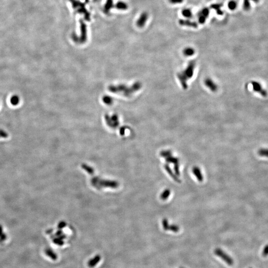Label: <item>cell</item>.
I'll return each instance as SVG.
<instances>
[{"label": "cell", "instance_id": "obj_27", "mask_svg": "<svg viewBox=\"0 0 268 268\" xmlns=\"http://www.w3.org/2000/svg\"><path fill=\"white\" fill-rule=\"evenodd\" d=\"M228 7L231 10H234L237 7V3L235 1H231L228 3Z\"/></svg>", "mask_w": 268, "mask_h": 268}, {"label": "cell", "instance_id": "obj_28", "mask_svg": "<svg viewBox=\"0 0 268 268\" xmlns=\"http://www.w3.org/2000/svg\"><path fill=\"white\" fill-rule=\"evenodd\" d=\"M198 20H199L200 23L203 24V23H205L206 21L207 18H206L205 16H203L202 15H200V14H198Z\"/></svg>", "mask_w": 268, "mask_h": 268}, {"label": "cell", "instance_id": "obj_2", "mask_svg": "<svg viewBox=\"0 0 268 268\" xmlns=\"http://www.w3.org/2000/svg\"><path fill=\"white\" fill-rule=\"evenodd\" d=\"M195 66V62L191 61L189 63L186 69L177 75L178 79L184 89L187 88L188 81L193 77Z\"/></svg>", "mask_w": 268, "mask_h": 268}, {"label": "cell", "instance_id": "obj_17", "mask_svg": "<svg viewBox=\"0 0 268 268\" xmlns=\"http://www.w3.org/2000/svg\"><path fill=\"white\" fill-rule=\"evenodd\" d=\"M195 53V50L191 47H187L183 50V54L186 56H191Z\"/></svg>", "mask_w": 268, "mask_h": 268}, {"label": "cell", "instance_id": "obj_10", "mask_svg": "<svg viewBox=\"0 0 268 268\" xmlns=\"http://www.w3.org/2000/svg\"><path fill=\"white\" fill-rule=\"evenodd\" d=\"M164 167H165V169L166 172L168 173V174L171 177V178H172L174 181H175L177 183H180L181 181L180 180V179L178 178V176L175 174V173L173 172V171H172V170L170 169V167L169 165L166 164V165H164Z\"/></svg>", "mask_w": 268, "mask_h": 268}, {"label": "cell", "instance_id": "obj_33", "mask_svg": "<svg viewBox=\"0 0 268 268\" xmlns=\"http://www.w3.org/2000/svg\"></svg>", "mask_w": 268, "mask_h": 268}, {"label": "cell", "instance_id": "obj_29", "mask_svg": "<svg viewBox=\"0 0 268 268\" xmlns=\"http://www.w3.org/2000/svg\"><path fill=\"white\" fill-rule=\"evenodd\" d=\"M103 101H104V103H105V104H111L112 103V98H111L109 96H105L104 97Z\"/></svg>", "mask_w": 268, "mask_h": 268}, {"label": "cell", "instance_id": "obj_12", "mask_svg": "<svg viewBox=\"0 0 268 268\" xmlns=\"http://www.w3.org/2000/svg\"><path fill=\"white\" fill-rule=\"evenodd\" d=\"M115 8L119 10L125 11V10L128 9V5L127 3H126L125 2L120 1L118 2L117 3L115 4Z\"/></svg>", "mask_w": 268, "mask_h": 268}, {"label": "cell", "instance_id": "obj_20", "mask_svg": "<svg viewBox=\"0 0 268 268\" xmlns=\"http://www.w3.org/2000/svg\"><path fill=\"white\" fill-rule=\"evenodd\" d=\"M10 102L12 105H14V106L17 105L19 104V98L18 96L14 95L11 97V99H10Z\"/></svg>", "mask_w": 268, "mask_h": 268}, {"label": "cell", "instance_id": "obj_19", "mask_svg": "<svg viewBox=\"0 0 268 268\" xmlns=\"http://www.w3.org/2000/svg\"><path fill=\"white\" fill-rule=\"evenodd\" d=\"M258 154L260 156L268 158V148H260L258 150Z\"/></svg>", "mask_w": 268, "mask_h": 268}, {"label": "cell", "instance_id": "obj_30", "mask_svg": "<svg viewBox=\"0 0 268 268\" xmlns=\"http://www.w3.org/2000/svg\"><path fill=\"white\" fill-rule=\"evenodd\" d=\"M262 255L264 257H266L268 256V244L266 245L263 249Z\"/></svg>", "mask_w": 268, "mask_h": 268}, {"label": "cell", "instance_id": "obj_14", "mask_svg": "<svg viewBox=\"0 0 268 268\" xmlns=\"http://www.w3.org/2000/svg\"><path fill=\"white\" fill-rule=\"evenodd\" d=\"M171 194V191L169 189H166L162 192V194H160V199L163 200V201H165L169 198Z\"/></svg>", "mask_w": 268, "mask_h": 268}, {"label": "cell", "instance_id": "obj_31", "mask_svg": "<svg viewBox=\"0 0 268 268\" xmlns=\"http://www.w3.org/2000/svg\"><path fill=\"white\" fill-rule=\"evenodd\" d=\"M169 2L172 4H177L182 3L183 2V0H169Z\"/></svg>", "mask_w": 268, "mask_h": 268}, {"label": "cell", "instance_id": "obj_18", "mask_svg": "<svg viewBox=\"0 0 268 268\" xmlns=\"http://www.w3.org/2000/svg\"><path fill=\"white\" fill-rule=\"evenodd\" d=\"M113 5V0H107L106 3L104 5V12H109V11L112 9Z\"/></svg>", "mask_w": 268, "mask_h": 268}, {"label": "cell", "instance_id": "obj_1", "mask_svg": "<svg viewBox=\"0 0 268 268\" xmlns=\"http://www.w3.org/2000/svg\"><path fill=\"white\" fill-rule=\"evenodd\" d=\"M141 85L140 82H136L132 86H128L125 85H111L108 87V89L113 93L122 94L126 97H129L140 89Z\"/></svg>", "mask_w": 268, "mask_h": 268}, {"label": "cell", "instance_id": "obj_23", "mask_svg": "<svg viewBox=\"0 0 268 268\" xmlns=\"http://www.w3.org/2000/svg\"><path fill=\"white\" fill-rule=\"evenodd\" d=\"M162 228L165 231H169V221L167 218H164L162 221Z\"/></svg>", "mask_w": 268, "mask_h": 268}, {"label": "cell", "instance_id": "obj_5", "mask_svg": "<svg viewBox=\"0 0 268 268\" xmlns=\"http://www.w3.org/2000/svg\"><path fill=\"white\" fill-rule=\"evenodd\" d=\"M105 120L108 126L112 128H115L117 127L119 123L118 116H117L116 115H112L111 116L107 115L105 117Z\"/></svg>", "mask_w": 268, "mask_h": 268}, {"label": "cell", "instance_id": "obj_26", "mask_svg": "<svg viewBox=\"0 0 268 268\" xmlns=\"http://www.w3.org/2000/svg\"><path fill=\"white\" fill-rule=\"evenodd\" d=\"M174 171L175 174L179 176L180 175V165L179 163H175L174 165Z\"/></svg>", "mask_w": 268, "mask_h": 268}, {"label": "cell", "instance_id": "obj_34", "mask_svg": "<svg viewBox=\"0 0 268 268\" xmlns=\"http://www.w3.org/2000/svg\"></svg>", "mask_w": 268, "mask_h": 268}, {"label": "cell", "instance_id": "obj_7", "mask_svg": "<svg viewBox=\"0 0 268 268\" xmlns=\"http://www.w3.org/2000/svg\"><path fill=\"white\" fill-rule=\"evenodd\" d=\"M101 259V257L100 255L97 254L92 258L88 261V266L89 268H94L99 264Z\"/></svg>", "mask_w": 268, "mask_h": 268}, {"label": "cell", "instance_id": "obj_9", "mask_svg": "<svg viewBox=\"0 0 268 268\" xmlns=\"http://www.w3.org/2000/svg\"><path fill=\"white\" fill-rule=\"evenodd\" d=\"M205 84L206 86L211 90H212V92H216L218 89L217 85L211 78H206L205 81Z\"/></svg>", "mask_w": 268, "mask_h": 268}, {"label": "cell", "instance_id": "obj_15", "mask_svg": "<svg viewBox=\"0 0 268 268\" xmlns=\"http://www.w3.org/2000/svg\"><path fill=\"white\" fill-rule=\"evenodd\" d=\"M222 5L221 4H215L211 5V8L213 9H215L217 14L219 15H222L223 14V12L221 11V7Z\"/></svg>", "mask_w": 268, "mask_h": 268}, {"label": "cell", "instance_id": "obj_3", "mask_svg": "<svg viewBox=\"0 0 268 268\" xmlns=\"http://www.w3.org/2000/svg\"><path fill=\"white\" fill-rule=\"evenodd\" d=\"M214 253L216 255L221 258L228 265H233L234 264L233 259L221 248H216L214 250Z\"/></svg>", "mask_w": 268, "mask_h": 268}, {"label": "cell", "instance_id": "obj_6", "mask_svg": "<svg viewBox=\"0 0 268 268\" xmlns=\"http://www.w3.org/2000/svg\"><path fill=\"white\" fill-rule=\"evenodd\" d=\"M148 15L147 12H144L140 15L139 19L137 21V26L139 27H143L145 26L146 22L148 20Z\"/></svg>", "mask_w": 268, "mask_h": 268}, {"label": "cell", "instance_id": "obj_24", "mask_svg": "<svg viewBox=\"0 0 268 268\" xmlns=\"http://www.w3.org/2000/svg\"><path fill=\"white\" fill-rule=\"evenodd\" d=\"M169 230L170 231L176 233V232H178L179 231V230H180V228H179V226H178V225H177V224H171V225H169Z\"/></svg>", "mask_w": 268, "mask_h": 268}, {"label": "cell", "instance_id": "obj_21", "mask_svg": "<svg viewBox=\"0 0 268 268\" xmlns=\"http://www.w3.org/2000/svg\"><path fill=\"white\" fill-rule=\"evenodd\" d=\"M182 15L184 17L187 18H191L192 16V11L189 9H183L182 11Z\"/></svg>", "mask_w": 268, "mask_h": 268}, {"label": "cell", "instance_id": "obj_16", "mask_svg": "<svg viewBox=\"0 0 268 268\" xmlns=\"http://www.w3.org/2000/svg\"><path fill=\"white\" fill-rule=\"evenodd\" d=\"M165 160L167 163H172L173 165L175 163H179V159H178V158L172 156V155L165 158Z\"/></svg>", "mask_w": 268, "mask_h": 268}, {"label": "cell", "instance_id": "obj_25", "mask_svg": "<svg viewBox=\"0 0 268 268\" xmlns=\"http://www.w3.org/2000/svg\"><path fill=\"white\" fill-rule=\"evenodd\" d=\"M209 13H210V10L208 8H204L202 9L200 12H199L198 14L202 15L203 16H205L206 18H207V16H209Z\"/></svg>", "mask_w": 268, "mask_h": 268}, {"label": "cell", "instance_id": "obj_11", "mask_svg": "<svg viewBox=\"0 0 268 268\" xmlns=\"http://www.w3.org/2000/svg\"><path fill=\"white\" fill-rule=\"evenodd\" d=\"M179 23L181 26H186L188 27H194V28L198 27V24L196 22H192L191 20L180 19L179 21Z\"/></svg>", "mask_w": 268, "mask_h": 268}, {"label": "cell", "instance_id": "obj_8", "mask_svg": "<svg viewBox=\"0 0 268 268\" xmlns=\"http://www.w3.org/2000/svg\"><path fill=\"white\" fill-rule=\"evenodd\" d=\"M192 172L194 176L197 178L199 182H202L204 180V176L201 169L198 166H194L192 169Z\"/></svg>", "mask_w": 268, "mask_h": 268}, {"label": "cell", "instance_id": "obj_22", "mask_svg": "<svg viewBox=\"0 0 268 268\" xmlns=\"http://www.w3.org/2000/svg\"><path fill=\"white\" fill-rule=\"evenodd\" d=\"M172 155V152L169 150L162 151L160 153V156H162V158H165Z\"/></svg>", "mask_w": 268, "mask_h": 268}, {"label": "cell", "instance_id": "obj_32", "mask_svg": "<svg viewBox=\"0 0 268 268\" xmlns=\"http://www.w3.org/2000/svg\"><path fill=\"white\" fill-rule=\"evenodd\" d=\"M0 136L2 137H6L7 136V133L2 130H0Z\"/></svg>", "mask_w": 268, "mask_h": 268}, {"label": "cell", "instance_id": "obj_4", "mask_svg": "<svg viewBox=\"0 0 268 268\" xmlns=\"http://www.w3.org/2000/svg\"><path fill=\"white\" fill-rule=\"evenodd\" d=\"M251 84L253 89L255 92L260 93L263 97L267 96L268 92L266 89H264L260 82H258L257 81H253L251 82Z\"/></svg>", "mask_w": 268, "mask_h": 268}, {"label": "cell", "instance_id": "obj_13", "mask_svg": "<svg viewBox=\"0 0 268 268\" xmlns=\"http://www.w3.org/2000/svg\"><path fill=\"white\" fill-rule=\"evenodd\" d=\"M45 253L48 257L53 261H55L58 258L57 255L52 250L50 249H46L45 251Z\"/></svg>", "mask_w": 268, "mask_h": 268}]
</instances>
